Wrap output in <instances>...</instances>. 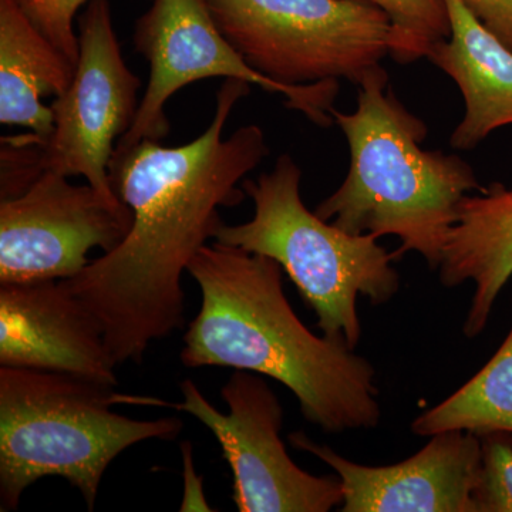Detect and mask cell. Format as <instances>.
I'll use <instances>...</instances> for the list:
<instances>
[{
    "instance_id": "1",
    "label": "cell",
    "mask_w": 512,
    "mask_h": 512,
    "mask_svg": "<svg viewBox=\"0 0 512 512\" xmlns=\"http://www.w3.org/2000/svg\"><path fill=\"white\" fill-rule=\"evenodd\" d=\"M249 93L244 80L225 79L210 126L184 146L143 140L114 148L110 180L130 208V231L63 281L100 323L116 366L143 362L151 343L183 328L184 272L224 225L220 208L242 204V181L269 154L256 124L224 138L229 116Z\"/></svg>"
},
{
    "instance_id": "2",
    "label": "cell",
    "mask_w": 512,
    "mask_h": 512,
    "mask_svg": "<svg viewBox=\"0 0 512 512\" xmlns=\"http://www.w3.org/2000/svg\"><path fill=\"white\" fill-rule=\"evenodd\" d=\"M282 271L268 256L205 245L187 269L201 306L185 332L181 362L271 377L326 433L375 429L382 419L375 367L345 340L306 328L286 299Z\"/></svg>"
},
{
    "instance_id": "3",
    "label": "cell",
    "mask_w": 512,
    "mask_h": 512,
    "mask_svg": "<svg viewBox=\"0 0 512 512\" xmlns=\"http://www.w3.org/2000/svg\"><path fill=\"white\" fill-rule=\"evenodd\" d=\"M357 87L353 113L332 109L348 141L349 171L315 214L352 235L397 237L396 259L417 252L437 269L458 205L483 185L457 154L421 148L429 128L397 99L380 64Z\"/></svg>"
},
{
    "instance_id": "4",
    "label": "cell",
    "mask_w": 512,
    "mask_h": 512,
    "mask_svg": "<svg viewBox=\"0 0 512 512\" xmlns=\"http://www.w3.org/2000/svg\"><path fill=\"white\" fill-rule=\"evenodd\" d=\"M119 403L168 406L83 377L0 366V511L18 510L23 493L45 477L64 478L93 511L121 453L183 430L178 417L130 419L114 412Z\"/></svg>"
},
{
    "instance_id": "5",
    "label": "cell",
    "mask_w": 512,
    "mask_h": 512,
    "mask_svg": "<svg viewBox=\"0 0 512 512\" xmlns=\"http://www.w3.org/2000/svg\"><path fill=\"white\" fill-rule=\"evenodd\" d=\"M302 171L289 154L274 170L242 181L254 202L245 224L222 225L214 241L274 259L318 316L323 335L355 350L362 339L357 296L375 305L392 301L400 275L394 254L375 235H352L309 211L301 197Z\"/></svg>"
},
{
    "instance_id": "6",
    "label": "cell",
    "mask_w": 512,
    "mask_h": 512,
    "mask_svg": "<svg viewBox=\"0 0 512 512\" xmlns=\"http://www.w3.org/2000/svg\"><path fill=\"white\" fill-rule=\"evenodd\" d=\"M79 49L72 83L52 104V133L2 138L0 200L22 194L47 173L84 177L103 197L120 200L109 165L136 119L141 82L121 55L109 0L87 3L79 18Z\"/></svg>"
},
{
    "instance_id": "7",
    "label": "cell",
    "mask_w": 512,
    "mask_h": 512,
    "mask_svg": "<svg viewBox=\"0 0 512 512\" xmlns=\"http://www.w3.org/2000/svg\"><path fill=\"white\" fill-rule=\"evenodd\" d=\"M245 62L285 86H359L390 53L392 22L367 0H205Z\"/></svg>"
},
{
    "instance_id": "8",
    "label": "cell",
    "mask_w": 512,
    "mask_h": 512,
    "mask_svg": "<svg viewBox=\"0 0 512 512\" xmlns=\"http://www.w3.org/2000/svg\"><path fill=\"white\" fill-rule=\"evenodd\" d=\"M133 40L137 52L150 63V79L136 119L116 147L163 140L170 133L165 114L168 100L188 84L211 77L244 80L282 94L286 107L316 126L328 128L335 123L332 109L339 94L338 80L285 86L256 72L222 35L205 0H153L137 20Z\"/></svg>"
},
{
    "instance_id": "9",
    "label": "cell",
    "mask_w": 512,
    "mask_h": 512,
    "mask_svg": "<svg viewBox=\"0 0 512 512\" xmlns=\"http://www.w3.org/2000/svg\"><path fill=\"white\" fill-rule=\"evenodd\" d=\"M183 402L214 434L232 471V501L239 512H329L342 507L339 477H318L293 463L281 439L284 409L269 384L247 370H234L221 390V413L191 379L181 384Z\"/></svg>"
},
{
    "instance_id": "10",
    "label": "cell",
    "mask_w": 512,
    "mask_h": 512,
    "mask_svg": "<svg viewBox=\"0 0 512 512\" xmlns=\"http://www.w3.org/2000/svg\"><path fill=\"white\" fill-rule=\"evenodd\" d=\"M131 211L89 183L47 173L28 190L0 200V285L63 281L82 274L89 254L117 247Z\"/></svg>"
},
{
    "instance_id": "11",
    "label": "cell",
    "mask_w": 512,
    "mask_h": 512,
    "mask_svg": "<svg viewBox=\"0 0 512 512\" xmlns=\"http://www.w3.org/2000/svg\"><path fill=\"white\" fill-rule=\"evenodd\" d=\"M289 441L335 471L342 483V512H476L481 439L470 431L434 434L419 453L384 467L350 461L303 431Z\"/></svg>"
},
{
    "instance_id": "12",
    "label": "cell",
    "mask_w": 512,
    "mask_h": 512,
    "mask_svg": "<svg viewBox=\"0 0 512 512\" xmlns=\"http://www.w3.org/2000/svg\"><path fill=\"white\" fill-rule=\"evenodd\" d=\"M0 366L119 384L100 323L66 281L0 285Z\"/></svg>"
},
{
    "instance_id": "13",
    "label": "cell",
    "mask_w": 512,
    "mask_h": 512,
    "mask_svg": "<svg viewBox=\"0 0 512 512\" xmlns=\"http://www.w3.org/2000/svg\"><path fill=\"white\" fill-rule=\"evenodd\" d=\"M450 36L426 59L456 82L466 113L450 146L470 151L500 128L512 126V50L471 13L463 0H446Z\"/></svg>"
},
{
    "instance_id": "14",
    "label": "cell",
    "mask_w": 512,
    "mask_h": 512,
    "mask_svg": "<svg viewBox=\"0 0 512 512\" xmlns=\"http://www.w3.org/2000/svg\"><path fill=\"white\" fill-rule=\"evenodd\" d=\"M437 271L447 288L474 285L463 332L477 338L512 278V187L493 183L463 198Z\"/></svg>"
},
{
    "instance_id": "15",
    "label": "cell",
    "mask_w": 512,
    "mask_h": 512,
    "mask_svg": "<svg viewBox=\"0 0 512 512\" xmlns=\"http://www.w3.org/2000/svg\"><path fill=\"white\" fill-rule=\"evenodd\" d=\"M73 76V64L36 28L19 0H0V123L46 138L55 117L42 99L66 92Z\"/></svg>"
},
{
    "instance_id": "16",
    "label": "cell",
    "mask_w": 512,
    "mask_h": 512,
    "mask_svg": "<svg viewBox=\"0 0 512 512\" xmlns=\"http://www.w3.org/2000/svg\"><path fill=\"white\" fill-rule=\"evenodd\" d=\"M448 430L470 431L478 437L491 433L512 436V326L476 376L412 423L417 436L431 437Z\"/></svg>"
},
{
    "instance_id": "17",
    "label": "cell",
    "mask_w": 512,
    "mask_h": 512,
    "mask_svg": "<svg viewBox=\"0 0 512 512\" xmlns=\"http://www.w3.org/2000/svg\"><path fill=\"white\" fill-rule=\"evenodd\" d=\"M392 22L390 53L394 62L409 64L427 56L431 46L450 36L446 0H367Z\"/></svg>"
},
{
    "instance_id": "18",
    "label": "cell",
    "mask_w": 512,
    "mask_h": 512,
    "mask_svg": "<svg viewBox=\"0 0 512 512\" xmlns=\"http://www.w3.org/2000/svg\"><path fill=\"white\" fill-rule=\"evenodd\" d=\"M481 439V466L473 503L476 512H512V437L491 433Z\"/></svg>"
},
{
    "instance_id": "19",
    "label": "cell",
    "mask_w": 512,
    "mask_h": 512,
    "mask_svg": "<svg viewBox=\"0 0 512 512\" xmlns=\"http://www.w3.org/2000/svg\"><path fill=\"white\" fill-rule=\"evenodd\" d=\"M29 19L62 52L76 69L79 60V36L74 19L90 0H19Z\"/></svg>"
},
{
    "instance_id": "20",
    "label": "cell",
    "mask_w": 512,
    "mask_h": 512,
    "mask_svg": "<svg viewBox=\"0 0 512 512\" xmlns=\"http://www.w3.org/2000/svg\"><path fill=\"white\" fill-rule=\"evenodd\" d=\"M481 23L512 50V0H463Z\"/></svg>"
},
{
    "instance_id": "21",
    "label": "cell",
    "mask_w": 512,
    "mask_h": 512,
    "mask_svg": "<svg viewBox=\"0 0 512 512\" xmlns=\"http://www.w3.org/2000/svg\"><path fill=\"white\" fill-rule=\"evenodd\" d=\"M181 453H183L184 467V498L180 511H214L205 500L202 477L195 471L191 443L183 441Z\"/></svg>"
},
{
    "instance_id": "22",
    "label": "cell",
    "mask_w": 512,
    "mask_h": 512,
    "mask_svg": "<svg viewBox=\"0 0 512 512\" xmlns=\"http://www.w3.org/2000/svg\"><path fill=\"white\" fill-rule=\"evenodd\" d=\"M512 437V436H511Z\"/></svg>"
}]
</instances>
